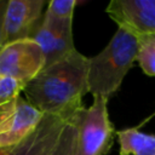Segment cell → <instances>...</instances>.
I'll use <instances>...</instances> for the list:
<instances>
[{
  "mask_svg": "<svg viewBox=\"0 0 155 155\" xmlns=\"http://www.w3.org/2000/svg\"><path fill=\"white\" fill-rule=\"evenodd\" d=\"M88 57L78 50L63 59L45 67L25 84V101L42 114L69 120L84 107L82 97L87 90Z\"/></svg>",
  "mask_w": 155,
  "mask_h": 155,
  "instance_id": "1",
  "label": "cell"
},
{
  "mask_svg": "<svg viewBox=\"0 0 155 155\" xmlns=\"http://www.w3.org/2000/svg\"><path fill=\"white\" fill-rule=\"evenodd\" d=\"M137 51V36L119 27L108 45L98 54L88 58V92L109 99L119 90L124 78L132 68Z\"/></svg>",
  "mask_w": 155,
  "mask_h": 155,
  "instance_id": "2",
  "label": "cell"
},
{
  "mask_svg": "<svg viewBox=\"0 0 155 155\" xmlns=\"http://www.w3.org/2000/svg\"><path fill=\"white\" fill-rule=\"evenodd\" d=\"M71 120L76 126L75 155H105L113 147L115 130L108 114V98L93 96L88 108L82 107Z\"/></svg>",
  "mask_w": 155,
  "mask_h": 155,
  "instance_id": "3",
  "label": "cell"
},
{
  "mask_svg": "<svg viewBox=\"0 0 155 155\" xmlns=\"http://www.w3.org/2000/svg\"><path fill=\"white\" fill-rule=\"evenodd\" d=\"M44 68L42 51L31 39L6 44L0 51V78L8 76L25 86Z\"/></svg>",
  "mask_w": 155,
  "mask_h": 155,
  "instance_id": "4",
  "label": "cell"
},
{
  "mask_svg": "<svg viewBox=\"0 0 155 155\" xmlns=\"http://www.w3.org/2000/svg\"><path fill=\"white\" fill-rule=\"evenodd\" d=\"M30 39L41 48L45 67L63 59L76 50L73 40V19H57L45 12Z\"/></svg>",
  "mask_w": 155,
  "mask_h": 155,
  "instance_id": "5",
  "label": "cell"
},
{
  "mask_svg": "<svg viewBox=\"0 0 155 155\" xmlns=\"http://www.w3.org/2000/svg\"><path fill=\"white\" fill-rule=\"evenodd\" d=\"M44 0H8L4 18V45L30 39L44 16Z\"/></svg>",
  "mask_w": 155,
  "mask_h": 155,
  "instance_id": "6",
  "label": "cell"
},
{
  "mask_svg": "<svg viewBox=\"0 0 155 155\" xmlns=\"http://www.w3.org/2000/svg\"><path fill=\"white\" fill-rule=\"evenodd\" d=\"M121 28L138 34H155V0H111L105 8Z\"/></svg>",
  "mask_w": 155,
  "mask_h": 155,
  "instance_id": "7",
  "label": "cell"
},
{
  "mask_svg": "<svg viewBox=\"0 0 155 155\" xmlns=\"http://www.w3.org/2000/svg\"><path fill=\"white\" fill-rule=\"evenodd\" d=\"M68 120L44 114L35 130L16 145L0 148V155H50Z\"/></svg>",
  "mask_w": 155,
  "mask_h": 155,
  "instance_id": "8",
  "label": "cell"
},
{
  "mask_svg": "<svg viewBox=\"0 0 155 155\" xmlns=\"http://www.w3.org/2000/svg\"><path fill=\"white\" fill-rule=\"evenodd\" d=\"M42 113L19 96L11 110L0 121V148L12 147L29 136L40 120Z\"/></svg>",
  "mask_w": 155,
  "mask_h": 155,
  "instance_id": "9",
  "label": "cell"
},
{
  "mask_svg": "<svg viewBox=\"0 0 155 155\" xmlns=\"http://www.w3.org/2000/svg\"><path fill=\"white\" fill-rule=\"evenodd\" d=\"M120 144V155H154L155 136L140 132L137 127L115 132Z\"/></svg>",
  "mask_w": 155,
  "mask_h": 155,
  "instance_id": "10",
  "label": "cell"
},
{
  "mask_svg": "<svg viewBox=\"0 0 155 155\" xmlns=\"http://www.w3.org/2000/svg\"><path fill=\"white\" fill-rule=\"evenodd\" d=\"M138 51L136 61L149 76H155V34H138Z\"/></svg>",
  "mask_w": 155,
  "mask_h": 155,
  "instance_id": "11",
  "label": "cell"
},
{
  "mask_svg": "<svg viewBox=\"0 0 155 155\" xmlns=\"http://www.w3.org/2000/svg\"><path fill=\"white\" fill-rule=\"evenodd\" d=\"M76 150V126L71 117L67 121L59 140L50 155H75Z\"/></svg>",
  "mask_w": 155,
  "mask_h": 155,
  "instance_id": "12",
  "label": "cell"
},
{
  "mask_svg": "<svg viewBox=\"0 0 155 155\" xmlns=\"http://www.w3.org/2000/svg\"><path fill=\"white\" fill-rule=\"evenodd\" d=\"M76 4V0H52L48 2L45 13L57 19L69 21L73 19Z\"/></svg>",
  "mask_w": 155,
  "mask_h": 155,
  "instance_id": "13",
  "label": "cell"
},
{
  "mask_svg": "<svg viewBox=\"0 0 155 155\" xmlns=\"http://www.w3.org/2000/svg\"><path fill=\"white\" fill-rule=\"evenodd\" d=\"M23 88L24 86L12 78H0V107L17 99L21 96Z\"/></svg>",
  "mask_w": 155,
  "mask_h": 155,
  "instance_id": "14",
  "label": "cell"
},
{
  "mask_svg": "<svg viewBox=\"0 0 155 155\" xmlns=\"http://www.w3.org/2000/svg\"><path fill=\"white\" fill-rule=\"evenodd\" d=\"M8 0H0V51L4 47V18Z\"/></svg>",
  "mask_w": 155,
  "mask_h": 155,
  "instance_id": "15",
  "label": "cell"
},
{
  "mask_svg": "<svg viewBox=\"0 0 155 155\" xmlns=\"http://www.w3.org/2000/svg\"><path fill=\"white\" fill-rule=\"evenodd\" d=\"M154 155H155V154H154Z\"/></svg>",
  "mask_w": 155,
  "mask_h": 155,
  "instance_id": "16",
  "label": "cell"
}]
</instances>
